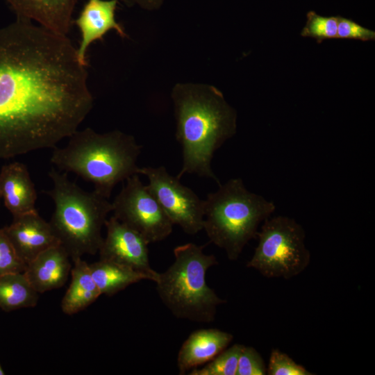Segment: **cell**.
Masks as SVG:
<instances>
[{
	"label": "cell",
	"mask_w": 375,
	"mask_h": 375,
	"mask_svg": "<svg viewBox=\"0 0 375 375\" xmlns=\"http://www.w3.org/2000/svg\"><path fill=\"white\" fill-rule=\"evenodd\" d=\"M338 17L337 38L369 41L375 40V31L351 19Z\"/></svg>",
	"instance_id": "cell-25"
},
{
	"label": "cell",
	"mask_w": 375,
	"mask_h": 375,
	"mask_svg": "<svg viewBox=\"0 0 375 375\" xmlns=\"http://www.w3.org/2000/svg\"><path fill=\"white\" fill-rule=\"evenodd\" d=\"M1 199V192H0V199Z\"/></svg>",
	"instance_id": "cell-28"
},
{
	"label": "cell",
	"mask_w": 375,
	"mask_h": 375,
	"mask_svg": "<svg viewBox=\"0 0 375 375\" xmlns=\"http://www.w3.org/2000/svg\"><path fill=\"white\" fill-rule=\"evenodd\" d=\"M67 35L17 18L0 29V160L54 148L93 107Z\"/></svg>",
	"instance_id": "cell-1"
},
{
	"label": "cell",
	"mask_w": 375,
	"mask_h": 375,
	"mask_svg": "<svg viewBox=\"0 0 375 375\" xmlns=\"http://www.w3.org/2000/svg\"><path fill=\"white\" fill-rule=\"evenodd\" d=\"M53 187L44 191L55 204L49 222L53 234L73 261L96 254L103 242L101 228L112 210L108 199L88 192L71 181L67 172L54 167L49 172Z\"/></svg>",
	"instance_id": "cell-4"
},
{
	"label": "cell",
	"mask_w": 375,
	"mask_h": 375,
	"mask_svg": "<svg viewBox=\"0 0 375 375\" xmlns=\"http://www.w3.org/2000/svg\"><path fill=\"white\" fill-rule=\"evenodd\" d=\"M338 16H322L313 10L307 12L306 22L301 30L302 37L314 38L318 43L337 38Z\"/></svg>",
	"instance_id": "cell-21"
},
{
	"label": "cell",
	"mask_w": 375,
	"mask_h": 375,
	"mask_svg": "<svg viewBox=\"0 0 375 375\" xmlns=\"http://www.w3.org/2000/svg\"><path fill=\"white\" fill-rule=\"evenodd\" d=\"M112 206L113 216L149 244L165 240L172 232L173 223L138 174L126 180Z\"/></svg>",
	"instance_id": "cell-8"
},
{
	"label": "cell",
	"mask_w": 375,
	"mask_h": 375,
	"mask_svg": "<svg viewBox=\"0 0 375 375\" xmlns=\"http://www.w3.org/2000/svg\"><path fill=\"white\" fill-rule=\"evenodd\" d=\"M204 200L203 229L210 242L236 260L244 247L257 238L258 227L276 210L274 201L249 191L234 178L218 185Z\"/></svg>",
	"instance_id": "cell-5"
},
{
	"label": "cell",
	"mask_w": 375,
	"mask_h": 375,
	"mask_svg": "<svg viewBox=\"0 0 375 375\" xmlns=\"http://www.w3.org/2000/svg\"><path fill=\"white\" fill-rule=\"evenodd\" d=\"M268 375H312L303 365L297 363L287 353L278 349L272 350L268 366Z\"/></svg>",
	"instance_id": "cell-22"
},
{
	"label": "cell",
	"mask_w": 375,
	"mask_h": 375,
	"mask_svg": "<svg viewBox=\"0 0 375 375\" xmlns=\"http://www.w3.org/2000/svg\"><path fill=\"white\" fill-rule=\"evenodd\" d=\"M89 267L101 294L107 296L114 295L140 281L149 280L142 273L108 260L99 259Z\"/></svg>",
	"instance_id": "cell-18"
},
{
	"label": "cell",
	"mask_w": 375,
	"mask_h": 375,
	"mask_svg": "<svg viewBox=\"0 0 375 375\" xmlns=\"http://www.w3.org/2000/svg\"><path fill=\"white\" fill-rule=\"evenodd\" d=\"M243 344H235L226 348L201 367L192 369L189 375H235Z\"/></svg>",
	"instance_id": "cell-20"
},
{
	"label": "cell",
	"mask_w": 375,
	"mask_h": 375,
	"mask_svg": "<svg viewBox=\"0 0 375 375\" xmlns=\"http://www.w3.org/2000/svg\"><path fill=\"white\" fill-rule=\"evenodd\" d=\"M267 367L259 352L253 347L243 346L235 375H265Z\"/></svg>",
	"instance_id": "cell-24"
},
{
	"label": "cell",
	"mask_w": 375,
	"mask_h": 375,
	"mask_svg": "<svg viewBox=\"0 0 375 375\" xmlns=\"http://www.w3.org/2000/svg\"><path fill=\"white\" fill-rule=\"evenodd\" d=\"M258 245L247 267L266 278L290 279L303 272L311 255L303 226L288 216L269 217L257 234Z\"/></svg>",
	"instance_id": "cell-7"
},
{
	"label": "cell",
	"mask_w": 375,
	"mask_h": 375,
	"mask_svg": "<svg viewBox=\"0 0 375 375\" xmlns=\"http://www.w3.org/2000/svg\"><path fill=\"white\" fill-rule=\"evenodd\" d=\"M171 97L176 119V139L182 148V168L185 174L207 177L220 185L211 162L215 152L236 133L237 112L216 87L178 83Z\"/></svg>",
	"instance_id": "cell-2"
},
{
	"label": "cell",
	"mask_w": 375,
	"mask_h": 375,
	"mask_svg": "<svg viewBox=\"0 0 375 375\" xmlns=\"http://www.w3.org/2000/svg\"><path fill=\"white\" fill-rule=\"evenodd\" d=\"M26 267V263L18 256L3 228H0V276L22 273Z\"/></svg>",
	"instance_id": "cell-23"
},
{
	"label": "cell",
	"mask_w": 375,
	"mask_h": 375,
	"mask_svg": "<svg viewBox=\"0 0 375 375\" xmlns=\"http://www.w3.org/2000/svg\"><path fill=\"white\" fill-rule=\"evenodd\" d=\"M233 336L217 328H204L192 332L181 345L177 356L180 374L204 365L228 347Z\"/></svg>",
	"instance_id": "cell-15"
},
{
	"label": "cell",
	"mask_w": 375,
	"mask_h": 375,
	"mask_svg": "<svg viewBox=\"0 0 375 375\" xmlns=\"http://www.w3.org/2000/svg\"><path fill=\"white\" fill-rule=\"evenodd\" d=\"M63 147L53 148L50 161L60 171L72 172L94 185L109 199L115 186L139 174L142 146L133 136L118 130L99 133L91 128L77 130Z\"/></svg>",
	"instance_id": "cell-3"
},
{
	"label": "cell",
	"mask_w": 375,
	"mask_h": 375,
	"mask_svg": "<svg viewBox=\"0 0 375 375\" xmlns=\"http://www.w3.org/2000/svg\"><path fill=\"white\" fill-rule=\"evenodd\" d=\"M119 0H88L73 23L77 26L81 40L77 48L81 62L88 65L87 53L90 46L97 40L103 41L111 30L122 38L127 37L122 26L117 22L115 12Z\"/></svg>",
	"instance_id": "cell-11"
},
{
	"label": "cell",
	"mask_w": 375,
	"mask_h": 375,
	"mask_svg": "<svg viewBox=\"0 0 375 375\" xmlns=\"http://www.w3.org/2000/svg\"><path fill=\"white\" fill-rule=\"evenodd\" d=\"M104 225L106 236L99 250L100 260L130 267L155 282L158 272L150 265L147 240L113 215L106 220Z\"/></svg>",
	"instance_id": "cell-10"
},
{
	"label": "cell",
	"mask_w": 375,
	"mask_h": 375,
	"mask_svg": "<svg viewBox=\"0 0 375 375\" xmlns=\"http://www.w3.org/2000/svg\"><path fill=\"white\" fill-rule=\"evenodd\" d=\"M4 231L22 260L28 263L48 248L60 244L49 222L33 211L14 217Z\"/></svg>",
	"instance_id": "cell-12"
},
{
	"label": "cell",
	"mask_w": 375,
	"mask_h": 375,
	"mask_svg": "<svg viewBox=\"0 0 375 375\" xmlns=\"http://www.w3.org/2000/svg\"><path fill=\"white\" fill-rule=\"evenodd\" d=\"M139 174L147 177V188L173 224L178 225L190 235L203 229L204 200L192 190L170 175L163 166L140 167Z\"/></svg>",
	"instance_id": "cell-9"
},
{
	"label": "cell",
	"mask_w": 375,
	"mask_h": 375,
	"mask_svg": "<svg viewBox=\"0 0 375 375\" xmlns=\"http://www.w3.org/2000/svg\"><path fill=\"white\" fill-rule=\"evenodd\" d=\"M205 247L194 243L177 246L173 263L158 272L155 281L158 296L177 318L210 323L217 307L226 302L207 284V271L218 261L213 254L203 253Z\"/></svg>",
	"instance_id": "cell-6"
},
{
	"label": "cell",
	"mask_w": 375,
	"mask_h": 375,
	"mask_svg": "<svg viewBox=\"0 0 375 375\" xmlns=\"http://www.w3.org/2000/svg\"><path fill=\"white\" fill-rule=\"evenodd\" d=\"M0 192L6 208L13 217L37 210V192L24 164L14 162L1 167Z\"/></svg>",
	"instance_id": "cell-16"
},
{
	"label": "cell",
	"mask_w": 375,
	"mask_h": 375,
	"mask_svg": "<svg viewBox=\"0 0 375 375\" xmlns=\"http://www.w3.org/2000/svg\"><path fill=\"white\" fill-rule=\"evenodd\" d=\"M17 18L35 22L57 33L67 35L79 0H4Z\"/></svg>",
	"instance_id": "cell-13"
},
{
	"label": "cell",
	"mask_w": 375,
	"mask_h": 375,
	"mask_svg": "<svg viewBox=\"0 0 375 375\" xmlns=\"http://www.w3.org/2000/svg\"><path fill=\"white\" fill-rule=\"evenodd\" d=\"M4 374H5V373H4V372H3V370L2 367H1V365L0 364V375H4Z\"/></svg>",
	"instance_id": "cell-27"
},
{
	"label": "cell",
	"mask_w": 375,
	"mask_h": 375,
	"mask_svg": "<svg viewBox=\"0 0 375 375\" xmlns=\"http://www.w3.org/2000/svg\"><path fill=\"white\" fill-rule=\"evenodd\" d=\"M38 294L24 272L0 276V308L6 312L35 306Z\"/></svg>",
	"instance_id": "cell-19"
},
{
	"label": "cell",
	"mask_w": 375,
	"mask_h": 375,
	"mask_svg": "<svg viewBox=\"0 0 375 375\" xmlns=\"http://www.w3.org/2000/svg\"><path fill=\"white\" fill-rule=\"evenodd\" d=\"M70 258L60 244L44 250L26 265L24 274L38 293L62 287L71 273Z\"/></svg>",
	"instance_id": "cell-14"
},
{
	"label": "cell",
	"mask_w": 375,
	"mask_h": 375,
	"mask_svg": "<svg viewBox=\"0 0 375 375\" xmlns=\"http://www.w3.org/2000/svg\"><path fill=\"white\" fill-rule=\"evenodd\" d=\"M73 262L71 283L61 303L62 312L69 315L82 311L101 294L91 274L89 265L81 258Z\"/></svg>",
	"instance_id": "cell-17"
},
{
	"label": "cell",
	"mask_w": 375,
	"mask_h": 375,
	"mask_svg": "<svg viewBox=\"0 0 375 375\" xmlns=\"http://www.w3.org/2000/svg\"><path fill=\"white\" fill-rule=\"evenodd\" d=\"M125 5L131 6H138L139 8L153 11L161 8L165 0H119Z\"/></svg>",
	"instance_id": "cell-26"
}]
</instances>
